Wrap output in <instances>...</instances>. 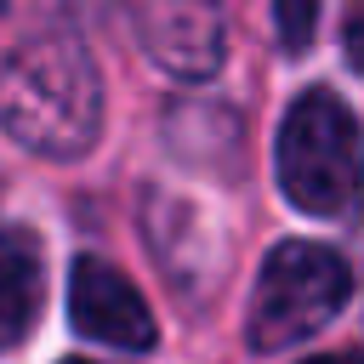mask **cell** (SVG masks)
Listing matches in <instances>:
<instances>
[{
    "mask_svg": "<svg viewBox=\"0 0 364 364\" xmlns=\"http://www.w3.org/2000/svg\"><path fill=\"white\" fill-rule=\"evenodd\" d=\"M102 80L80 40L40 34L0 68V131L46 159H74L97 142Z\"/></svg>",
    "mask_w": 364,
    "mask_h": 364,
    "instance_id": "obj_1",
    "label": "cell"
},
{
    "mask_svg": "<svg viewBox=\"0 0 364 364\" xmlns=\"http://www.w3.org/2000/svg\"><path fill=\"white\" fill-rule=\"evenodd\" d=\"M279 188L307 216H336L358 199L364 182V136L336 91H301L273 142Z\"/></svg>",
    "mask_w": 364,
    "mask_h": 364,
    "instance_id": "obj_2",
    "label": "cell"
},
{
    "mask_svg": "<svg viewBox=\"0 0 364 364\" xmlns=\"http://www.w3.org/2000/svg\"><path fill=\"white\" fill-rule=\"evenodd\" d=\"M347 290H353V273L336 250H324L313 239H284L267 250V262L256 273L245 341L256 353H284V347L307 341L313 330H324L341 313Z\"/></svg>",
    "mask_w": 364,
    "mask_h": 364,
    "instance_id": "obj_3",
    "label": "cell"
},
{
    "mask_svg": "<svg viewBox=\"0 0 364 364\" xmlns=\"http://www.w3.org/2000/svg\"><path fill=\"white\" fill-rule=\"evenodd\" d=\"M68 318L80 336L119 347V353H148L159 341V324H154L142 290L102 256H80L68 267Z\"/></svg>",
    "mask_w": 364,
    "mask_h": 364,
    "instance_id": "obj_4",
    "label": "cell"
},
{
    "mask_svg": "<svg viewBox=\"0 0 364 364\" xmlns=\"http://www.w3.org/2000/svg\"><path fill=\"white\" fill-rule=\"evenodd\" d=\"M136 34L176 80H210L222 68V0H142Z\"/></svg>",
    "mask_w": 364,
    "mask_h": 364,
    "instance_id": "obj_5",
    "label": "cell"
},
{
    "mask_svg": "<svg viewBox=\"0 0 364 364\" xmlns=\"http://www.w3.org/2000/svg\"><path fill=\"white\" fill-rule=\"evenodd\" d=\"M46 273H40V245L23 228H0V347L23 341L40 318Z\"/></svg>",
    "mask_w": 364,
    "mask_h": 364,
    "instance_id": "obj_6",
    "label": "cell"
},
{
    "mask_svg": "<svg viewBox=\"0 0 364 364\" xmlns=\"http://www.w3.org/2000/svg\"><path fill=\"white\" fill-rule=\"evenodd\" d=\"M273 28L284 51H307L318 28V0H273Z\"/></svg>",
    "mask_w": 364,
    "mask_h": 364,
    "instance_id": "obj_7",
    "label": "cell"
},
{
    "mask_svg": "<svg viewBox=\"0 0 364 364\" xmlns=\"http://www.w3.org/2000/svg\"><path fill=\"white\" fill-rule=\"evenodd\" d=\"M347 57H353V68L364 74V0L347 11Z\"/></svg>",
    "mask_w": 364,
    "mask_h": 364,
    "instance_id": "obj_8",
    "label": "cell"
},
{
    "mask_svg": "<svg viewBox=\"0 0 364 364\" xmlns=\"http://www.w3.org/2000/svg\"><path fill=\"white\" fill-rule=\"evenodd\" d=\"M301 364H364V353H318V358H301Z\"/></svg>",
    "mask_w": 364,
    "mask_h": 364,
    "instance_id": "obj_9",
    "label": "cell"
},
{
    "mask_svg": "<svg viewBox=\"0 0 364 364\" xmlns=\"http://www.w3.org/2000/svg\"><path fill=\"white\" fill-rule=\"evenodd\" d=\"M63 364H91V358H63Z\"/></svg>",
    "mask_w": 364,
    "mask_h": 364,
    "instance_id": "obj_10",
    "label": "cell"
},
{
    "mask_svg": "<svg viewBox=\"0 0 364 364\" xmlns=\"http://www.w3.org/2000/svg\"><path fill=\"white\" fill-rule=\"evenodd\" d=\"M0 6H6V0H0Z\"/></svg>",
    "mask_w": 364,
    "mask_h": 364,
    "instance_id": "obj_11",
    "label": "cell"
}]
</instances>
